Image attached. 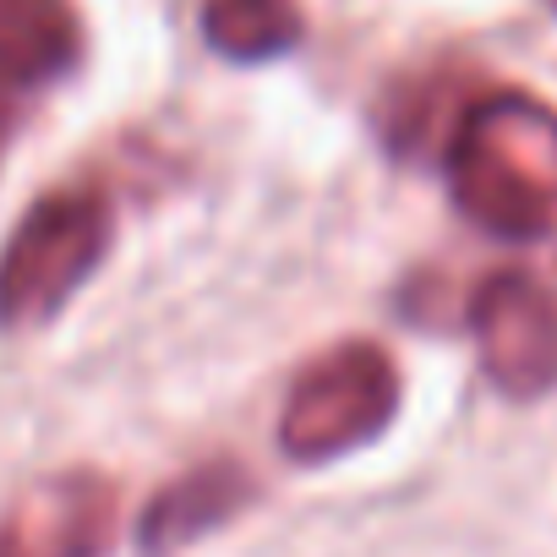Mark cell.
Here are the masks:
<instances>
[{
	"mask_svg": "<svg viewBox=\"0 0 557 557\" xmlns=\"http://www.w3.org/2000/svg\"><path fill=\"white\" fill-rule=\"evenodd\" d=\"M448 191L497 240L557 230V110L530 94L475 99L448 137Z\"/></svg>",
	"mask_w": 557,
	"mask_h": 557,
	"instance_id": "cell-1",
	"label": "cell"
},
{
	"mask_svg": "<svg viewBox=\"0 0 557 557\" xmlns=\"http://www.w3.org/2000/svg\"><path fill=\"white\" fill-rule=\"evenodd\" d=\"M115 235L110 197L94 186L45 191L0 251V329L28 334L50 323L77 285L104 262Z\"/></svg>",
	"mask_w": 557,
	"mask_h": 557,
	"instance_id": "cell-2",
	"label": "cell"
},
{
	"mask_svg": "<svg viewBox=\"0 0 557 557\" xmlns=\"http://www.w3.org/2000/svg\"><path fill=\"white\" fill-rule=\"evenodd\" d=\"M399 410V367L372 339H345L318 356L278 416V448L296 465H329L388 432Z\"/></svg>",
	"mask_w": 557,
	"mask_h": 557,
	"instance_id": "cell-3",
	"label": "cell"
},
{
	"mask_svg": "<svg viewBox=\"0 0 557 557\" xmlns=\"http://www.w3.org/2000/svg\"><path fill=\"white\" fill-rule=\"evenodd\" d=\"M470 329L497 394L541 399L557 388V307L530 273H486L470 296Z\"/></svg>",
	"mask_w": 557,
	"mask_h": 557,
	"instance_id": "cell-4",
	"label": "cell"
},
{
	"mask_svg": "<svg viewBox=\"0 0 557 557\" xmlns=\"http://www.w3.org/2000/svg\"><path fill=\"white\" fill-rule=\"evenodd\" d=\"M121 530V492L99 470L28 481L0 513V557H104Z\"/></svg>",
	"mask_w": 557,
	"mask_h": 557,
	"instance_id": "cell-5",
	"label": "cell"
},
{
	"mask_svg": "<svg viewBox=\"0 0 557 557\" xmlns=\"http://www.w3.org/2000/svg\"><path fill=\"white\" fill-rule=\"evenodd\" d=\"M251 497H257V481L240 459H208L186 470L181 481H170L164 492H153V503L137 519V546L143 557H175L181 546L230 524Z\"/></svg>",
	"mask_w": 557,
	"mask_h": 557,
	"instance_id": "cell-6",
	"label": "cell"
},
{
	"mask_svg": "<svg viewBox=\"0 0 557 557\" xmlns=\"http://www.w3.org/2000/svg\"><path fill=\"white\" fill-rule=\"evenodd\" d=\"M83 61V23L66 0H0V94L39 88Z\"/></svg>",
	"mask_w": 557,
	"mask_h": 557,
	"instance_id": "cell-7",
	"label": "cell"
},
{
	"mask_svg": "<svg viewBox=\"0 0 557 557\" xmlns=\"http://www.w3.org/2000/svg\"><path fill=\"white\" fill-rule=\"evenodd\" d=\"M202 34L224 61L257 66V61L290 55L307 34V17H301L296 0H208Z\"/></svg>",
	"mask_w": 557,
	"mask_h": 557,
	"instance_id": "cell-8",
	"label": "cell"
},
{
	"mask_svg": "<svg viewBox=\"0 0 557 557\" xmlns=\"http://www.w3.org/2000/svg\"><path fill=\"white\" fill-rule=\"evenodd\" d=\"M7 137H12V94H0V153H7Z\"/></svg>",
	"mask_w": 557,
	"mask_h": 557,
	"instance_id": "cell-9",
	"label": "cell"
},
{
	"mask_svg": "<svg viewBox=\"0 0 557 557\" xmlns=\"http://www.w3.org/2000/svg\"><path fill=\"white\" fill-rule=\"evenodd\" d=\"M546 7H552V12H557V0H546Z\"/></svg>",
	"mask_w": 557,
	"mask_h": 557,
	"instance_id": "cell-10",
	"label": "cell"
}]
</instances>
